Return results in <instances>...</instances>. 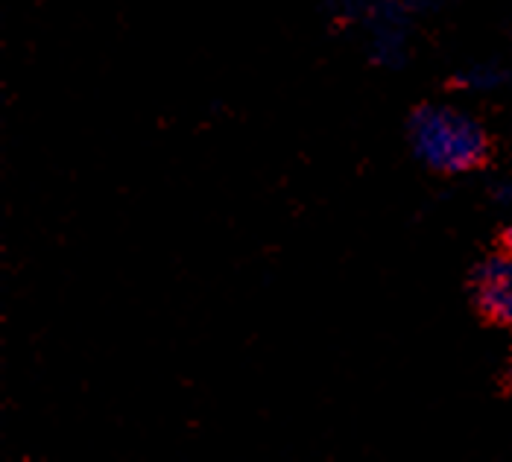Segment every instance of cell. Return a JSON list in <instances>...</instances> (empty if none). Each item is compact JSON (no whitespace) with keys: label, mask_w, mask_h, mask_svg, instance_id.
Here are the masks:
<instances>
[{"label":"cell","mask_w":512,"mask_h":462,"mask_svg":"<svg viewBox=\"0 0 512 462\" xmlns=\"http://www.w3.org/2000/svg\"><path fill=\"white\" fill-rule=\"evenodd\" d=\"M416 155L439 173H466L486 161L489 141L474 117L448 106H422L410 117Z\"/></svg>","instance_id":"cell-1"},{"label":"cell","mask_w":512,"mask_h":462,"mask_svg":"<svg viewBox=\"0 0 512 462\" xmlns=\"http://www.w3.org/2000/svg\"><path fill=\"white\" fill-rule=\"evenodd\" d=\"M474 302L489 322L512 325V252L486 258L472 278Z\"/></svg>","instance_id":"cell-2"},{"label":"cell","mask_w":512,"mask_h":462,"mask_svg":"<svg viewBox=\"0 0 512 462\" xmlns=\"http://www.w3.org/2000/svg\"><path fill=\"white\" fill-rule=\"evenodd\" d=\"M507 252H512V229L507 231Z\"/></svg>","instance_id":"cell-3"},{"label":"cell","mask_w":512,"mask_h":462,"mask_svg":"<svg viewBox=\"0 0 512 462\" xmlns=\"http://www.w3.org/2000/svg\"><path fill=\"white\" fill-rule=\"evenodd\" d=\"M510 389H512V369H510Z\"/></svg>","instance_id":"cell-4"}]
</instances>
